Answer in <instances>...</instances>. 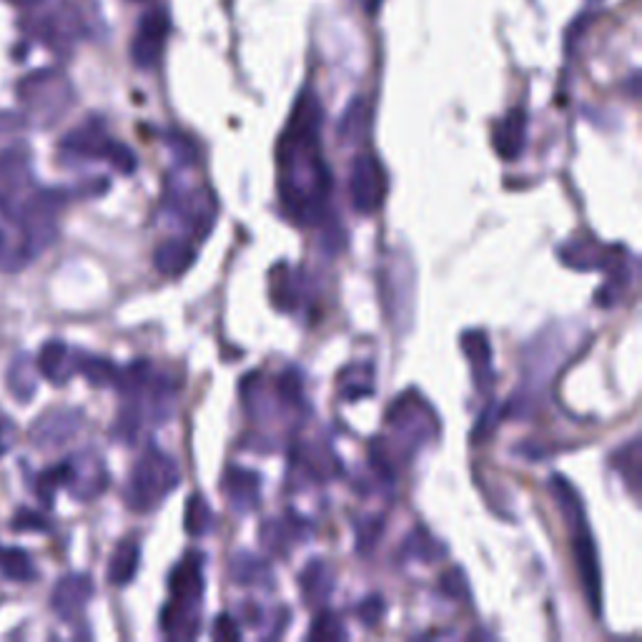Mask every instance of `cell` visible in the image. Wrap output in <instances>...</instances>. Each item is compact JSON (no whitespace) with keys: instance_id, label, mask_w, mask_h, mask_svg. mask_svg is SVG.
Returning a JSON list of instances; mask_svg holds the SVG:
<instances>
[{"instance_id":"1","label":"cell","mask_w":642,"mask_h":642,"mask_svg":"<svg viewBox=\"0 0 642 642\" xmlns=\"http://www.w3.org/2000/svg\"><path fill=\"white\" fill-rule=\"evenodd\" d=\"M321 121L319 98L304 90L279 139V196L293 224L314 226L327 218L332 176L321 159Z\"/></svg>"},{"instance_id":"2","label":"cell","mask_w":642,"mask_h":642,"mask_svg":"<svg viewBox=\"0 0 642 642\" xmlns=\"http://www.w3.org/2000/svg\"><path fill=\"white\" fill-rule=\"evenodd\" d=\"M18 104L25 124L33 128H51L68 116L76 104V90L61 68H39L25 73L15 86Z\"/></svg>"},{"instance_id":"3","label":"cell","mask_w":642,"mask_h":642,"mask_svg":"<svg viewBox=\"0 0 642 642\" xmlns=\"http://www.w3.org/2000/svg\"><path fill=\"white\" fill-rule=\"evenodd\" d=\"M71 194L63 189H41L33 186L31 194L25 196L18 208L11 214V222L21 228V252L25 259L33 261L49 246H53L58 236V218L66 208Z\"/></svg>"},{"instance_id":"4","label":"cell","mask_w":642,"mask_h":642,"mask_svg":"<svg viewBox=\"0 0 642 642\" xmlns=\"http://www.w3.org/2000/svg\"><path fill=\"white\" fill-rule=\"evenodd\" d=\"M181 484V470L171 454L159 447H146V452L136 460L126 482V507L136 515H149L159 510L171 492Z\"/></svg>"},{"instance_id":"5","label":"cell","mask_w":642,"mask_h":642,"mask_svg":"<svg viewBox=\"0 0 642 642\" xmlns=\"http://www.w3.org/2000/svg\"><path fill=\"white\" fill-rule=\"evenodd\" d=\"M387 421L407 457L417 454L421 447L427 442H435L439 437V419L435 409L415 389H409L394 399V405L387 411Z\"/></svg>"},{"instance_id":"6","label":"cell","mask_w":642,"mask_h":642,"mask_svg":"<svg viewBox=\"0 0 642 642\" xmlns=\"http://www.w3.org/2000/svg\"><path fill=\"white\" fill-rule=\"evenodd\" d=\"M23 25L29 35H33V39L41 41L43 45H49V49L53 53H58V56H68L73 45L88 35L84 15L68 3H61L39 15H31V21H25Z\"/></svg>"},{"instance_id":"7","label":"cell","mask_w":642,"mask_h":642,"mask_svg":"<svg viewBox=\"0 0 642 642\" xmlns=\"http://www.w3.org/2000/svg\"><path fill=\"white\" fill-rule=\"evenodd\" d=\"M415 266L411 259H389L379 271V291L384 293V311L397 332H407L415 319Z\"/></svg>"},{"instance_id":"8","label":"cell","mask_w":642,"mask_h":642,"mask_svg":"<svg viewBox=\"0 0 642 642\" xmlns=\"http://www.w3.org/2000/svg\"><path fill=\"white\" fill-rule=\"evenodd\" d=\"M35 186L31 151L25 143H13L0 149V214L11 218L18 204Z\"/></svg>"},{"instance_id":"9","label":"cell","mask_w":642,"mask_h":642,"mask_svg":"<svg viewBox=\"0 0 642 642\" xmlns=\"http://www.w3.org/2000/svg\"><path fill=\"white\" fill-rule=\"evenodd\" d=\"M573 535V553H575V565L577 573H580L582 592L587 602H590V610L595 618L602 614V577H600V555L598 545H595V537L587 525V515L577 517L573 522H567Z\"/></svg>"},{"instance_id":"10","label":"cell","mask_w":642,"mask_h":642,"mask_svg":"<svg viewBox=\"0 0 642 642\" xmlns=\"http://www.w3.org/2000/svg\"><path fill=\"white\" fill-rule=\"evenodd\" d=\"M389 181L387 171H384L382 161L374 153H360L352 163V176H350V196L354 211H360L364 216L377 214L382 208L384 199H387Z\"/></svg>"},{"instance_id":"11","label":"cell","mask_w":642,"mask_h":642,"mask_svg":"<svg viewBox=\"0 0 642 642\" xmlns=\"http://www.w3.org/2000/svg\"><path fill=\"white\" fill-rule=\"evenodd\" d=\"M63 464H66V484L63 488L71 492L73 500L94 502L108 490L111 474H108L104 457L96 449H81L68 460H63Z\"/></svg>"},{"instance_id":"12","label":"cell","mask_w":642,"mask_h":642,"mask_svg":"<svg viewBox=\"0 0 642 642\" xmlns=\"http://www.w3.org/2000/svg\"><path fill=\"white\" fill-rule=\"evenodd\" d=\"M84 411L73 407H56L43 411V415L33 421L31 427V442L41 452H53L68 445L71 439H76L84 429Z\"/></svg>"},{"instance_id":"13","label":"cell","mask_w":642,"mask_h":642,"mask_svg":"<svg viewBox=\"0 0 642 642\" xmlns=\"http://www.w3.org/2000/svg\"><path fill=\"white\" fill-rule=\"evenodd\" d=\"M171 23L169 15L161 11V8H153V11L143 13L139 21V29L131 41V61L136 68L151 71L159 66V61L163 56V49H167Z\"/></svg>"},{"instance_id":"14","label":"cell","mask_w":642,"mask_h":642,"mask_svg":"<svg viewBox=\"0 0 642 642\" xmlns=\"http://www.w3.org/2000/svg\"><path fill=\"white\" fill-rule=\"evenodd\" d=\"M111 133L104 124L100 116H88L84 124H78L76 128L63 136L58 149L66 159H81V161H94V159H104L106 153L111 149Z\"/></svg>"},{"instance_id":"15","label":"cell","mask_w":642,"mask_h":642,"mask_svg":"<svg viewBox=\"0 0 642 642\" xmlns=\"http://www.w3.org/2000/svg\"><path fill=\"white\" fill-rule=\"evenodd\" d=\"M206 582H204V555L191 549V553L183 555L176 567H173L169 575V595L173 604H181V608L199 610L201 598H204Z\"/></svg>"},{"instance_id":"16","label":"cell","mask_w":642,"mask_h":642,"mask_svg":"<svg viewBox=\"0 0 642 642\" xmlns=\"http://www.w3.org/2000/svg\"><path fill=\"white\" fill-rule=\"evenodd\" d=\"M96 585L94 577L86 573L63 575L51 592V610L58 614L63 622H76L86 612L90 598H94Z\"/></svg>"},{"instance_id":"17","label":"cell","mask_w":642,"mask_h":642,"mask_svg":"<svg viewBox=\"0 0 642 642\" xmlns=\"http://www.w3.org/2000/svg\"><path fill=\"white\" fill-rule=\"evenodd\" d=\"M222 490L238 515H252L261 502V477L246 467H226Z\"/></svg>"},{"instance_id":"18","label":"cell","mask_w":642,"mask_h":642,"mask_svg":"<svg viewBox=\"0 0 642 642\" xmlns=\"http://www.w3.org/2000/svg\"><path fill=\"white\" fill-rule=\"evenodd\" d=\"M311 535V522L299 517L297 512H287V517L281 520H266L259 527V539L266 549H271L274 555H287L291 545L301 543Z\"/></svg>"},{"instance_id":"19","label":"cell","mask_w":642,"mask_h":642,"mask_svg":"<svg viewBox=\"0 0 642 642\" xmlns=\"http://www.w3.org/2000/svg\"><path fill=\"white\" fill-rule=\"evenodd\" d=\"M492 146L502 161H517L527 146V116L522 108L504 114L492 131Z\"/></svg>"},{"instance_id":"20","label":"cell","mask_w":642,"mask_h":642,"mask_svg":"<svg viewBox=\"0 0 642 642\" xmlns=\"http://www.w3.org/2000/svg\"><path fill=\"white\" fill-rule=\"evenodd\" d=\"M35 366H39V374L43 379L56 384V387H63L76 374V354L68 350L66 342L51 339V342L41 346Z\"/></svg>"},{"instance_id":"21","label":"cell","mask_w":642,"mask_h":642,"mask_svg":"<svg viewBox=\"0 0 642 642\" xmlns=\"http://www.w3.org/2000/svg\"><path fill=\"white\" fill-rule=\"evenodd\" d=\"M196 261V246L189 244L186 238H169L156 246L153 252V266L161 277L179 279L186 274Z\"/></svg>"},{"instance_id":"22","label":"cell","mask_w":642,"mask_h":642,"mask_svg":"<svg viewBox=\"0 0 642 642\" xmlns=\"http://www.w3.org/2000/svg\"><path fill=\"white\" fill-rule=\"evenodd\" d=\"M460 346L467 360L472 364L474 384L488 389L492 384V344L484 329H470L460 336Z\"/></svg>"},{"instance_id":"23","label":"cell","mask_w":642,"mask_h":642,"mask_svg":"<svg viewBox=\"0 0 642 642\" xmlns=\"http://www.w3.org/2000/svg\"><path fill=\"white\" fill-rule=\"evenodd\" d=\"M612 249H604V246L595 244V242H580V238H573V242L563 244L557 249L559 261L565 266H570L575 271H598V269H608V266L614 261L610 259Z\"/></svg>"},{"instance_id":"24","label":"cell","mask_w":642,"mask_h":642,"mask_svg":"<svg viewBox=\"0 0 642 642\" xmlns=\"http://www.w3.org/2000/svg\"><path fill=\"white\" fill-rule=\"evenodd\" d=\"M39 377L41 374L33 356L25 352H18L11 360V364H8L6 387L18 402H21V405H29V402L35 397V392H39Z\"/></svg>"},{"instance_id":"25","label":"cell","mask_w":642,"mask_h":642,"mask_svg":"<svg viewBox=\"0 0 642 642\" xmlns=\"http://www.w3.org/2000/svg\"><path fill=\"white\" fill-rule=\"evenodd\" d=\"M334 590V573L324 559H311L299 575V592L307 604H324Z\"/></svg>"},{"instance_id":"26","label":"cell","mask_w":642,"mask_h":642,"mask_svg":"<svg viewBox=\"0 0 642 642\" xmlns=\"http://www.w3.org/2000/svg\"><path fill=\"white\" fill-rule=\"evenodd\" d=\"M610 467L622 477L628 484L632 500H640V484H642V442L640 437H632L630 442L614 449L610 454Z\"/></svg>"},{"instance_id":"27","label":"cell","mask_w":642,"mask_h":642,"mask_svg":"<svg viewBox=\"0 0 642 642\" xmlns=\"http://www.w3.org/2000/svg\"><path fill=\"white\" fill-rule=\"evenodd\" d=\"M228 573H232V580L236 585L244 587H271L274 585V573L266 559L254 553H236L232 557V565H228Z\"/></svg>"},{"instance_id":"28","label":"cell","mask_w":642,"mask_h":642,"mask_svg":"<svg viewBox=\"0 0 642 642\" xmlns=\"http://www.w3.org/2000/svg\"><path fill=\"white\" fill-rule=\"evenodd\" d=\"M141 565V547L136 539H124L118 543L111 559H108V582L116 587H126L133 582V577L139 575Z\"/></svg>"},{"instance_id":"29","label":"cell","mask_w":642,"mask_h":642,"mask_svg":"<svg viewBox=\"0 0 642 642\" xmlns=\"http://www.w3.org/2000/svg\"><path fill=\"white\" fill-rule=\"evenodd\" d=\"M370 121H372V114H370V106H366V100L362 96L352 98V104L346 106V111L339 118V126H336V136L339 141H344L346 146H360L366 133H370Z\"/></svg>"},{"instance_id":"30","label":"cell","mask_w":642,"mask_h":642,"mask_svg":"<svg viewBox=\"0 0 642 642\" xmlns=\"http://www.w3.org/2000/svg\"><path fill=\"white\" fill-rule=\"evenodd\" d=\"M161 630L171 640H194L201 630V612L169 602L161 612Z\"/></svg>"},{"instance_id":"31","label":"cell","mask_w":642,"mask_h":642,"mask_svg":"<svg viewBox=\"0 0 642 642\" xmlns=\"http://www.w3.org/2000/svg\"><path fill=\"white\" fill-rule=\"evenodd\" d=\"M76 372L90 384V387H96V389L114 387L116 389L118 372H121V366H116L114 360H108V356L76 354Z\"/></svg>"},{"instance_id":"32","label":"cell","mask_w":642,"mask_h":642,"mask_svg":"<svg viewBox=\"0 0 642 642\" xmlns=\"http://www.w3.org/2000/svg\"><path fill=\"white\" fill-rule=\"evenodd\" d=\"M271 299L274 307L281 311H293L301 304V283L299 274L289 266H279L271 277Z\"/></svg>"},{"instance_id":"33","label":"cell","mask_w":642,"mask_h":642,"mask_svg":"<svg viewBox=\"0 0 642 642\" xmlns=\"http://www.w3.org/2000/svg\"><path fill=\"white\" fill-rule=\"evenodd\" d=\"M402 549H405L407 557L421 559V563H427V565H432V563H437V559H442L447 555V547L439 543L432 532H429L427 527H421V525L409 532Z\"/></svg>"},{"instance_id":"34","label":"cell","mask_w":642,"mask_h":642,"mask_svg":"<svg viewBox=\"0 0 642 642\" xmlns=\"http://www.w3.org/2000/svg\"><path fill=\"white\" fill-rule=\"evenodd\" d=\"M211 525H214V512H211L204 494H189L186 507H183V529H186V535L204 537Z\"/></svg>"},{"instance_id":"35","label":"cell","mask_w":642,"mask_h":642,"mask_svg":"<svg viewBox=\"0 0 642 642\" xmlns=\"http://www.w3.org/2000/svg\"><path fill=\"white\" fill-rule=\"evenodd\" d=\"M0 573H3L8 580L31 582L35 577L33 557L21 547H0Z\"/></svg>"},{"instance_id":"36","label":"cell","mask_w":642,"mask_h":642,"mask_svg":"<svg viewBox=\"0 0 642 642\" xmlns=\"http://www.w3.org/2000/svg\"><path fill=\"white\" fill-rule=\"evenodd\" d=\"M309 640H321V642H336V640H346L350 638V632H346L344 620L339 618L334 610H327L321 608L314 620H311V628H309Z\"/></svg>"},{"instance_id":"37","label":"cell","mask_w":642,"mask_h":642,"mask_svg":"<svg viewBox=\"0 0 642 642\" xmlns=\"http://www.w3.org/2000/svg\"><path fill=\"white\" fill-rule=\"evenodd\" d=\"M143 427V409L136 399H128L126 407H121L114 425V437L124 445H133L136 437L141 435Z\"/></svg>"},{"instance_id":"38","label":"cell","mask_w":642,"mask_h":642,"mask_svg":"<svg viewBox=\"0 0 642 642\" xmlns=\"http://www.w3.org/2000/svg\"><path fill=\"white\" fill-rule=\"evenodd\" d=\"M384 527H387V522L382 515H370L356 522V553L372 555L384 535Z\"/></svg>"},{"instance_id":"39","label":"cell","mask_w":642,"mask_h":642,"mask_svg":"<svg viewBox=\"0 0 642 642\" xmlns=\"http://www.w3.org/2000/svg\"><path fill=\"white\" fill-rule=\"evenodd\" d=\"M63 484H66V464L61 462L35 477V494H39V500L45 504V507H53V502H56V492L63 488Z\"/></svg>"},{"instance_id":"40","label":"cell","mask_w":642,"mask_h":642,"mask_svg":"<svg viewBox=\"0 0 642 642\" xmlns=\"http://www.w3.org/2000/svg\"><path fill=\"white\" fill-rule=\"evenodd\" d=\"M439 592L457 602H467L472 598L470 582H467V575L462 567H449L447 573H442V577H439Z\"/></svg>"},{"instance_id":"41","label":"cell","mask_w":642,"mask_h":642,"mask_svg":"<svg viewBox=\"0 0 642 642\" xmlns=\"http://www.w3.org/2000/svg\"><path fill=\"white\" fill-rule=\"evenodd\" d=\"M106 161L111 163L114 171L121 173V176H131V173H136V169H139V159H136L131 146H126L116 139L111 143V149H108V153H106Z\"/></svg>"},{"instance_id":"42","label":"cell","mask_w":642,"mask_h":642,"mask_svg":"<svg viewBox=\"0 0 642 642\" xmlns=\"http://www.w3.org/2000/svg\"><path fill=\"white\" fill-rule=\"evenodd\" d=\"M277 392L281 402H287L289 407H299L301 397H304V387H301V374L297 370H287L277 379Z\"/></svg>"},{"instance_id":"43","label":"cell","mask_w":642,"mask_h":642,"mask_svg":"<svg viewBox=\"0 0 642 642\" xmlns=\"http://www.w3.org/2000/svg\"><path fill=\"white\" fill-rule=\"evenodd\" d=\"M356 614H360V620L366 628L374 630L382 622L384 614H387V602H384V598L377 592L366 595V598L360 602V608H356Z\"/></svg>"},{"instance_id":"44","label":"cell","mask_w":642,"mask_h":642,"mask_svg":"<svg viewBox=\"0 0 642 642\" xmlns=\"http://www.w3.org/2000/svg\"><path fill=\"white\" fill-rule=\"evenodd\" d=\"M11 527L18 532H45L49 529V520H45L41 512L21 507L15 512V517L11 520Z\"/></svg>"},{"instance_id":"45","label":"cell","mask_w":642,"mask_h":642,"mask_svg":"<svg viewBox=\"0 0 642 642\" xmlns=\"http://www.w3.org/2000/svg\"><path fill=\"white\" fill-rule=\"evenodd\" d=\"M502 421V409L500 407H494L490 405L488 409L482 411L480 419H477V425H474V432H472V439L474 442H480V439H488L494 429H497V425Z\"/></svg>"},{"instance_id":"46","label":"cell","mask_w":642,"mask_h":642,"mask_svg":"<svg viewBox=\"0 0 642 642\" xmlns=\"http://www.w3.org/2000/svg\"><path fill=\"white\" fill-rule=\"evenodd\" d=\"M169 146L173 149V153H176L179 163H183V167H194L196 159H199V151H196L194 143H191L189 139H183V136H179V133H171Z\"/></svg>"},{"instance_id":"47","label":"cell","mask_w":642,"mask_h":642,"mask_svg":"<svg viewBox=\"0 0 642 642\" xmlns=\"http://www.w3.org/2000/svg\"><path fill=\"white\" fill-rule=\"evenodd\" d=\"M211 638L214 640H242V628L232 618V614H218L214 622V630H211Z\"/></svg>"},{"instance_id":"48","label":"cell","mask_w":642,"mask_h":642,"mask_svg":"<svg viewBox=\"0 0 642 642\" xmlns=\"http://www.w3.org/2000/svg\"><path fill=\"white\" fill-rule=\"evenodd\" d=\"M15 435H18L15 421L11 417L0 415V457H6L8 452H11L15 445Z\"/></svg>"},{"instance_id":"49","label":"cell","mask_w":642,"mask_h":642,"mask_svg":"<svg viewBox=\"0 0 642 642\" xmlns=\"http://www.w3.org/2000/svg\"><path fill=\"white\" fill-rule=\"evenodd\" d=\"M29 126L21 111H0V136H11Z\"/></svg>"},{"instance_id":"50","label":"cell","mask_w":642,"mask_h":642,"mask_svg":"<svg viewBox=\"0 0 642 642\" xmlns=\"http://www.w3.org/2000/svg\"><path fill=\"white\" fill-rule=\"evenodd\" d=\"M6 3L13 6V8H21V11H33V8L43 6L45 0H6Z\"/></svg>"},{"instance_id":"51","label":"cell","mask_w":642,"mask_h":642,"mask_svg":"<svg viewBox=\"0 0 642 642\" xmlns=\"http://www.w3.org/2000/svg\"><path fill=\"white\" fill-rule=\"evenodd\" d=\"M6 249H8V238H6V232H3V228H0V261H3Z\"/></svg>"}]
</instances>
